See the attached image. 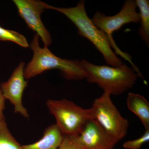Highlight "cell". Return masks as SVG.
<instances>
[{
    "label": "cell",
    "mask_w": 149,
    "mask_h": 149,
    "mask_svg": "<svg viewBox=\"0 0 149 149\" xmlns=\"http://www.w3.org/2000/svg\"><path fill=\"white\" fill-rule=\"evenodd\" d=\"M47 105L56 119V124L64 136L78 135L91 119L89 109H84L66 99L49 100Z\"/></svg>",
    "instance_id": "277c9868"
},
{
    "label": "cell",
    "mask_w": 149,
    "mask_h": 149,
    "mask_svg": "<svg viewBox=\"0 0 149 149\" xmlns=\"http://www.w3.org/2000/svg\"><path fill=\"white\" fill-rule=\"evenodd\" d=\"M58 149H85L72 136H64Z\"/></svg>",
    "instance_id": "2e32d148"
},
{
    "label": "cell",
    "mask_w": 149,
    "mask_h": 149,
    "mask_svg": "<svg viewBox=\"0 0 149 149\" xmlns=\"http://www.w3.org/2000/svg\"><path fill=\"white\" fill-rule=\"evenodd\" d=\"M64 135L56 124L46 128L42 137L34 143L22 146L23 149H58Z\"/></svg>",
    "instance_id": "30bf717a"
},
{
    "label": "cell",
    "mask_w": 149,
    "mask_h": 149,
    "mask_svg": "<svg viewBox=\"0 0 149 149\" xmlns=\"http://www.w3.org/2000/svg\"><path fill=\"white\" fill-rule=\"evenodd\" d=\"M137 7L140 10L141 27L139 34L141 39L149 45V1L148 0H136Z\"/></svg>",
    "instance_id": "7c38bea8"
},
{
    "label": "cell",
    "mask_w": 149,
    "mask_h": 149,
    "mask_svg": "<svg viewBox=\"0 0 149 149\" xmlns=\"http://www.w3.org/2000/svg\"><path fill=\"white\" fill-rule=\"evenodd\" d=\"M110 95L104 92L89 108L91 118L110 135L120 141L128 132L129 122L122 116L112 101Z\"/></svg>",
    "instance_id": "8992f818"
},
{
    "label": "cell",
    "mask_w": 149,
    "mask_h": 149,
    "mask_svg": "<svg viewBox=\"0 0 149 149\" xmlns=\"http://www.w3.org/2000/svg\"><path fill=\"white\" fill-rule=\"evenodd\" d=\"M19 14L28 27L40 37L45 46L52 43V37L41 19V15L46 9V3L35 0H14Z\"/></svg>",
    "instance_id": "52a82bcc"
},
{
    "label": "cell",
    "mask_w": 149,
    "mask_h": 149,
    "mask_svg": "<svg viewBox=\"0 0 149 149\" xmlns=\"http://www.w3.org/2000/svg\"><path fill=\"white\" fill-rule=\"evenodd\" d=\"M39 37L36 34L30 45L33 52L32 59L24 68V76L29 79L47 70L58 69L64 77L70 80L86 78L87 73L80 61L63 59L51 52L47 47H40Z\"/></svg>",
    "instance_id": "6da1fadb"
},
{
    "label": "cell",
    "mask_w": 149,
    "mask_h": 149,
    "mask_svg": "<svg viewBox=\"0 0 149 149\" xmlns=\"http://www.w3.org/2000/svg\"><path fill=\"white\" fill-rule=\"evenodd\" d=\"M0 40L13 42L22 47L27 48L29 45L27 39L20 33L6 29L0 26Z\"/></svg>",
    "instance_id": "5bb4252c"
},
{
    "label": "cell",
    "mask_w": 149,
    "mask_h": 149,
    "mask_svg": "<svg viewBox=\"0 0 149 149\" xmlns=\"http://www.w3.org/2000/svg\"><path fill=\"white\" fill-rule=\"evenodd\" d=\"M80 63L87 73L88 82L97 84L111 95H118L133 87L138 75L125 63L118 67L96 65L83 59Z\"/></svg>",
    "instance_id": "3957f363"
},
{
    "label": "cell",
    "mask_w": 149,
    "mask_h": 149,
    "mask_svg": "<svg viewBox=\"0 0 149 149\" xmlns=\"http://www.w3.org/2000/svg\"><path fill=\"white\" fill-rule=\"evenodd\" d=\"M136 1L127 0L125 1L121 10L113 16H107L100 12H97L91 19L93 24L98 29L104 32L109 40L111 48L114 49L116 53L128 61L132 67L136 68L128 54L122 52L115 42L112 37L113 32L119 30L124 25L128 23H136L140 20V14L136 11Z\"/></svg>",
    "instance_id": "5b68a950"
},
{
    "label": "cell",
    "mask_w": 149,
    "mask_h": 149,
    "mask_svg": "<svg viewBox=\"0 0 149 149\" xmlns=\"http://www.w3.org/2000/svg\"><path fill=\"white\" fill-rule=\"evenodd\" d=\"M46 9L58 11L69 19L77 27L78 34L88 39L95 46L108 64L112 67L122 65L121 60L111 49L106 35L93 24L88 17L85 10V1H80L74 7L57 8L47 4Z\"/></svg>",
    "instance_id": "7a4b0ae2"
},
{
    "label": "cell",
    "mask_w": 149,
    "mask_h": 149,
    "mask_svg": "<svg viewBox=\"0 0 149 149\" xmlns=\"http://www.w3.org/2000/svg\"><path fill=\"white\" fill-rule=\"evenodd\" d=\"M5 98L3 95L2 92L0 89V120L5 119L3 113V111L5 109Z\"/></svg>",
    "instance_id": "e0dca14e"
},
{
    "label": "cell",
    "mask_w": 149,
    "mask_h": 149,
    "mask_svg": "<svg viewBox=\"0 0 149 149\" xmlns=\"http://www.w3.org/2000/svg\"><path fill=\"white\" fill-rule=\"evenodd\" d=\"M24 62L19 63L8 80L1 83V90L6 100L13 105L15 113L29 118L28 111L22 102L23 93L28 84L24 76Z\"/></svg>",
    "instance_id": "ba28073f"
},
{
    "label": "cell",
    "mask_w": 149,
    "mask_h": 149,
    "mask_svg": "<svg viewBox=\"0 0 149 149\" xmlns=\"http://www.w3.org/2000/svg\"><path fill=\"white\" fill-rule=\"evenodd\" d=\"M72 136L85 149H113L119 141L92 118L78 135Z\"/></svg>",
    "instance_id": "9c48e42d"
},
{
    "label": "cell",
    "mask_w": 149,
    "mask_h": 149,
    "mask_svg": "<svg viewBox=\"0 0 149 149\" xmlns=\"http://www.w3.org/2000/svg\"><path fill=\"white\" fill-rule=\"evenodd\" d=\"M0 149H23L9 130L5 119L0 120Z\"/></svg>",
    "instance_id": "4fadbf2b"
},
{
    "label": "cell",
    "mask_w": 149,
    "mask_h": 149,
    "mask_svg": "<svg viewBox=\"0 0 149 149\" xmlns=\"http://www.w3.org/2000/svg\"><path fill=\"white\" fill-rule=\"evenodd\" d=\"M128 109L141 120L146 130L149 129V103L143 96L128 93L126 99Z\"/></svg>",
    "instance_id": "8fae6325"
},
{
    "label": "cell",
    "mask_w": 149,
    "mask_h": 149,
    "mask_svg": "<svg viewBox=\"0 0 149 149\" xmlns=\"http://www.w3.org/2000/svg\"><path fill=\"white\" fill-rule=\"evenodd\" d=\"M149 140V129L146 130L143 136L139 139L127 141L123 144V147L126 149H140L145 143Z\"/></svg>",
    "instance_id": "9a60e30c"
}]
</instances>
